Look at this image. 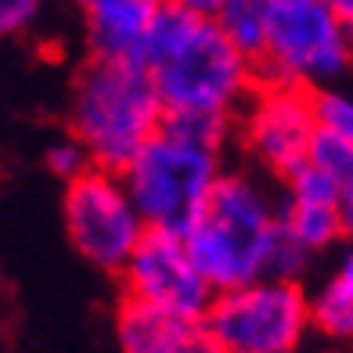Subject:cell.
Segmentation results:
<instances>
[{
	"instance_id": "1",
	"label": "cell",
	"mask_w": 353,
	"mask_h": 353,
	"mask_svg": "<svg viewBox=\"0 0 353 353\" xmlns=\"http://www.w3.org/2000/svg\"><path fill=\"white\" fill-rule=\"evenodd\" d=\"M137 61L152 72L166 112L238 116L260 87L256 65L220 33V26L176 0L159 8Z\"/></svg>"
},
{
	"instance_id": "16",
	"label": "cell",
	"mask_w": 353,
	"mask_h": 353,
	"mask_svg": "<svg viewBox=\"0 0 353 353\" xmlns=\"http://www.w3.org/2000/svg\"><path fill=\"white\" fill-rule=\"evenodd\" d=\"M285 202L292 205H339V181L321 170L317 163H307L285 181Z\"/></svg>"
},
{
	"instance_id": "17",
	"label": "cell",
	"mask_w": 353,
	"mask_h": 353,
	"mask_svg": "<svg viewBox=\"0 0 353 353\" xmlns=\"http://www.w3.org/2000/svg\"><path fill=\"white\" fill-rule=\"evenodd\" d=\"M314 101H317V123H321V130L339 134L343 141L353 144V83L317 90Z\"/></svg>"
},
{
	"instance_id": "19",
	"label": "cell",
	"mask_w": 353,
	"mask_h": 353,
	"mask_svg": "<svg viewBox=\"0 0 353 353\" xmlns=\"http://www.w3.org/2000/svg\"><path fill=\"white\" fill-rule=\"evenodd\" d=\"M43 0H0V33H22L33 26Z\"/></svg>"
},
{
	"instance_id": "22",
	"label": "cell",
	"mask_w": 353,
	"mask_h": 353,
	"mask_svg": "<svg viewBox=\"0 0 353 353\" xmlns=\"http://www.w3.org/2000/svg\"><path fill=\"white\" fill-rule=\"evenodd\" d=\"M176 4H184L191 8L195 14H202V19H216V14L231 4V0H176Z\"/></svg>"
},
{
	"instance_id": "8",
	"label": "cell",
	"mask_w": 353,
	"mask_h": 353,
	"mask_svg": "<svg viewBox=\"0 0 353 353\" xmlns=\"http://www.w3.org/2000/svg\"><path fill=\"white\" fill-rule=\"evenodd\" d=\"M119 278L130 299L159 307L188 321V325H205V317L216 303V288L205 281L199 263L191 260L184 238L170 231L144 234Z\"/></svg>"
},
{
	"instance_id": "15",
	"label": "cell",
	"mask_w": 353,
	"mask_h": 353,
	"mask_svg": "<svg viewBox=\"0 0 353 353\" xmlns=\"http://www.w3.org/2000/svg\"><path fill=\"white\" fill-rule=\"evenodd\" d=\"M163 130L188 144H199L205 152H220L234 134V116H220V112H166Z\"/></svg>"
},
{
	"instance_id": "2",
	"label": "cell",
	"mask_w": 353,
	"mask_h": 353,
	"mask_svg": "<svg viewBox=\"0 0 353 353\" xmlns=\"http://www.w3.org/2000/svg\"><path fill=\"white\" fill-rule=\"evenodd\" d=\"M281 202L249 173H223L184 231V245L216 296L270 278Z\"/></svg>"
},
{
	"instance_id": "13",
	"label": "cell",
	"mask_w": 353,
	"mask_h": 353,
	"mask_svg": "<svg viewBox=\"0 0 353 353\" xmlns=\"http://www.w3.org/2000/svg\"><path fill=\"white\" fill-rule=\"evenodd\" d=\"M281 223L310 256L335 245L346 234L339 205H292L281 199Z\"/></svg>"
},
{
	"instance_id": "7",
	"label": "cell",
	"mask_w": 353,
	"mask_h": 353,
	"mask_svg": "<svg viewBox=\"0 0 353 353\" xmlns=\"http://www.w3.org/2000/svg\"><path fill=\"white\" fill-rule=\"evenodd\" d=\"M61 216H65V231L76 252L108 274H123L141 238L148 234L123 176L98 166L65 184Z\"/></svg>"
},
{
	"instance_id": "14",
	"label": "cell",
	"mask_w": 353,
	"mask_h": 353,
	"mask_svg": "<svg viewBox=\"0 0 353 353\" xmlns=\"http://www.w3.org/2000/svg\"><path fill=\"white\" fill-rule=\"evenodd\" d=\"M310 163H317L321 170H328L339 181V213L346 223V234L353 238V144L343 141L339 134L321 130L314 141Z\"/></svg>"
},
{
	"instance_id": "9",
	"label": "cell",
	"mask_w": 353,
	"mask_h": 353,
	"mask_svg": "<svg viewBox=\"0 0 353 353\" xmlns=\"http://www.w3.org/2000/svg\"><path fill=\"white\" fill-rule=\"evenodd\" d=\"M321 134L314 90L303 87H256L242 112V141L263 170L288 181L310 163Z\"/></svg>"
},
{
	"instance_id": "18",
	"label": "cell",
	"mask_w": 353,
	"mask_h": 353,
	"mask_svg": "<svg viewBox=\"0 0 353 353\" xmlns=\"http://www.w3.org/2000/svg\"><path fill=\"white\" fill-rule=\"evenodd\" d=\"M43 163H47V170H51L54 176H61L65 184H72V181H79L94 163H90V155H87V148L79 144L76 137H65V141H54L51 148H47V155H43Z\"/></svg>"
},
{
	"instance_id": "10",
	"label": "cell",
	"mask_w": 353,
	"mask_h": 353,
	"mask_svg": "<svg viewBox=\"0 0 353 353\" xmlns=\"http://www.w3.org/2000/svg\"><path fill=\"white\" fill-rule=\"evenodd\" d=\"M90 58L137 61L144 37L166 0H76Z\"/></svg>"
},
{
	"instance_id": "21",
	"label": "cell",
	"mask_w": 353,
	"mask_h": 353,
	"mask_svg": "<svg viewBox=\"0 0 353 353\" xmlns=\"http://www.w3.org/2000/svg\"><path fill=\"white\" fill-rule=\"evenodd\" d=\"M173 353H223V350L210 339V335H205V328H199V332L191 335V339H188L181 350H173Z\"/></svg>"
},
{
	"instance_id": "3",
	"label": "cell",
	"mask_w": 353,
	"mask_h": 353,
	"mask_svg": "<svg viewBox=\"0 0 353 353\" xmlns=\"http://www.w3.org/2000/svg\"><path fill=\"white\" fill-rule=\"evenodd\" d=\"M163 123L166 105L141 61L90 58L76 72L69 94V130L98 170L123 173L163 134Z\"/></svg>"
},
{
	"instance_id": "23",
	"label": "cell",
	"mask_w": 353,
	"mask_h": 353,
	"mask_svg": "<svg viewBox=\"0 0 353 353\" xmlns=\"http://www.w3.org/2000/svg\"><path fill=\"white\" fill-rule=\"evenodd\" d=\"M328 4L335 8V14H339V19L353 29V0H328Z\"/></svg>"
},
{
	"instance_id": "4",
	"label": "cell",
	"mask_w": 353,
	"mask_h": 353,
	"mask_svg": "<svg viewBox=\"0 0 353 353\" xmlns=\"http://www.w3.org/2000/svg\"><path fill=\"white\" fill-rule=\"evenodd\" d=\"M260 87L328 90L353 79V29L328 0H274Z\"/></svg>"
},
{
	"instance_id": "6",
	"label": "cell",
	"mask_w": 353,
	"mask_h": 353,
	"mask_svg": "<svg viewBox=\"0 0 353 353\" xmlns=\"http://www.w3.org/2000/svg\"><path fill=\"white\" fill-rule=\"evenodd\" d=\"M310 325L314 310L303 285L263 278L216 296L202 328L223 353H292Z\"/></svg>"
},
{
	"instance_id": "20",
	"label": "cell",
	"mask_w": 353,
	"mask_h": 353,
	"mask_svg": "<svg viewBox=\"0 0 353 353\" xmlns=\"http://www.w3.org/2000/svg\"><path fill=\"white\" fill-rule=\"evenodd\" d=\"M328 285L335 288V292H343V296L353 299V238H350V245L343 249L339 267H335V274L328 278Z\"/></svg>"
},
{
	"instance_id": "12",
	"label": "cell",
	"mask_w": 353,
	"mask_h": 353,
	"mask_svg": "<svg viewBox=\"0 0 353 353\" xmlns=\"http://www.w3.org/2000/svg\"><path fill=\"white\" fill-rule=\"evenodd\" d=\"M270 14H274V0H231L213 22L220 26V33L228 37L252 65H260L263 54H267Z\"/></svg>"
},
{
	"instance_id": "11",
	"label": "cell",
	"mask_w": 353,
	"mask_h": 353,
	"mask_svg": "<svg viewBox=\"0 0 353 353\" xmlns=\"http://www.w3.org/2000/svg\"><path fill=\"white\" fill-rule=\"evenodd\" d=\"M199 328L202 325H188V321L130 296H123L116 310V339L123 353H173Z\"/></svg>"
},
{
	"instance_id": "5",
	"label": "cell",
	"mask_w": 353,
	"mask_h": 353,
	"mask_svg": "<svg viewBox=\"0 0 353 353\" xmlns=\"http://www.w3.org/2000/svg\"><path fill=\"white\" fill-rule=\"evenodd\" d=\"M119 176L130 191L144 228L184 238L188 223L210 199L223 170L220 152H205L199 144H188L163 130Z\"/></svg>"
}]
</instances>
